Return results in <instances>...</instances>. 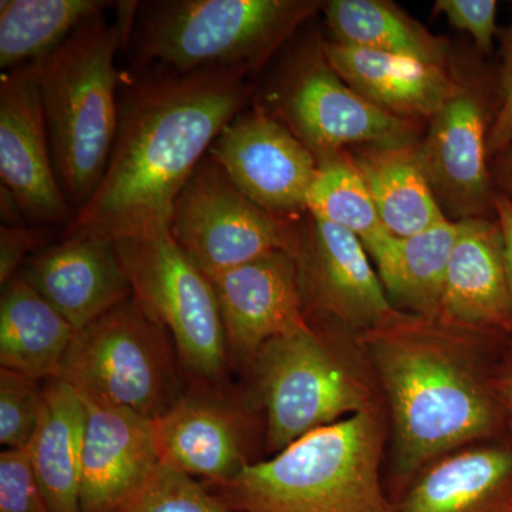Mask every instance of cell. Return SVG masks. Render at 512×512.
<instances>
[{"mask_svg":"<svg viewBox=\"0 0 512 512\" xmlns=\"http://www.w3.org/2000/svg\"><path fill=\"white\" fill-rule=\"evenodd\" d=\"M248 97L234 73H168L133 84L120 101L103 178L64 237L116 242L170 228L175 200Z\"/></svg>","mask_w":512,"mask_h":512,"instance_id":"cell-1","label":"cell"},{"mask_svg":"<svg viewBox=\"0 0 512 512\" xmlns=\"http://www.w3.org/2000/svg\"><path fill=\"white\" fill-rule=\"evenodd\" d=\"M481 338L396 311L355 336L386 393L393 466L409 484L439 458L490 439L504 416L476 353Z\"/></svg>","mask_w":512,"mask_h":512,"instance_id":"cell-2","label":"cell"},{"mask_svg":"<svg viewBox=\"0 0 512 512\" xmlns=\"http://www.w3.org/2000/svg\"><path fill=\"white\" fill-rule=\"evenodd\" d=\"M136 2H123L109 22L86 20L35 69L53 163L67 202L77 211L96 191L109 164L120 119L116 57L128 40Z\"/></svg>","mask_w":512,"mask_h":512,"instance_id":"cell-3","label":"cell"},{"mask_svg":"<svg viewBox=\"0 0 512 512\" xmlns=\"http://www.w3.org/2000/svg\"><path fill=\"white\" fill-rule=\"evenodd\" d=\"M384 441L382 410L373 407L207 487L231 512H394L380 477Z\"/></svg>","mask_w":512,"mask_h":512,"instance_id":"cell-4","label":"cell"},{"mask_svg":"<svg viewBox=\"0 0 512 512\" xmlns=\"http://www.w3.org/2000/svg\"><path fill=\"white\" fill-rule=\"evenodd\" d=\"M339 333L309 325L269 340L252 360L248 370L265 413L269 456L312 431L379 407Z\"/></svg>","mask_w":512,"mask_h":512,"instance_id":"cell-5","label":"cell"},{"mask_svg":"<svg viewBox=\"0 0 512 512\" xmlns=\"http://www.w3.org/2000/svg\"><path fill=\"white\" fill-rule=\"evenodd\" d=\"M316 8L318 3L301 0L156 3L138 36V53L168 73L225 72L244 77Z\"/></svg>","mask_w":512,"mask_h":512,"instance_id":"cell-6","label":"cell"},{"mask_svg":"<svg viewBox=\"0 0 512 512\" xmlns=\"http://www.w3.org/2000/svg\"><path fill=\"white\" fill-rule=\"evenodd\" d=\"M181 369L170 333L130 299L77 330L56 379L84 399L156 420L185 392Z\"/></svg>","mask_w":512,"mask_h":512,"instance_id":"cell-7","label":"cell"},{"mask_svg":"<svg viewBox=\"0 0 512 512\" xmlns=\"http://www.w3.org/2000/svg\"><path fill=\"white\" fill-rule=\"evenodd\" d=\"M134 303L170 333L191 382L222 383L229 355L211 279L175 242L170 228L114 242Z\"/></svg>","mask_w":512,"mask_h":512,"instance_id":"cell-8","label":"cell"},{"mask_svg":"<svg viewBox=\"0 0 512 512\" xmlns=\"http://www.w3.org/2000/svg\"><path fill=\"white\" fill-rule=\"evenodd\" d=\"M170 232L211 279L271 252L293 254L299 224L249 201L208 156L175 200Z\"/></svg>","mask_w":512,"mask_h":512,"instance_id":"cell-9","label":"cell"},{"mask_svg":"<svg viewBox=\"0 0 512 512\" xmlns=\"http://www.w3.org/2000/svg\"><path fill=\"white\" fill-rule=\"evenodd\" d=\"M293 256L309 325L355 338L397 311L365 245L348 229L308 214Z\"/></svg>","mask_w":512,"mask_h":512,"instance_id":"cell-10","label":"cell"},{"mask_svg":"<svg viewBox=\"0 0 512 512\" xmlns=\"http://www.w3.org/2000/svg\"><path fill=\"white\" fill-rule=\"evenodd\" d=\"M286 126L316 158L363 144L376 148L417 146L413 120L387 113L348 86L322 50L303 59L281 97Z\"/></svg>","mask_w":512,"mask_h":512,"instance_id":"cell-11","label":"cell"},{"mask_svg":"<svg viewBox=\"0 0 512 512\" xmlns=\"http://www.w3.org/2000/svg\"><path fill=\"white\" fill-rule=\"evenodd\" d=\"M153 433L160 463L205 485L228 483L255 463L254 419L247 404L225 392L224 382H192L153 420Z\"/></svg>","mask_w":512,"mask_h":512,"instance_id":"cell-12","label":"cell"},{"mask_svg":"<svg viewBox=\"0 0 512 512\" xmlns=\"http://www.w3.org/2000/svg\"><path fill=\"white\" fill-rule=\"evenodd\" d=\"M208 156L262 210L286 218L306 212L318 160L291 128L265 111H241L212 143Z\"/></svg>","mask_w":512,"mask_h":512,"instance_id":"cell-13","label":"cell"},{"mask_svg":"<svg viewBox=\"0 0 512 512\" xmlns=\"http://www.w3.org/2000/svg\"><path fill=\"white\" fill-rule=\"evenodd\" d=\"M0 177L25 217L69 227L72 212L53 163L33 63L0 77Z\"/></svg>","mask_w":512,"mask_h":512,"instance_id":"cell-14","label":"cell"},{"mask_svg":"<svg viewBox=\"0 0 512 512\" xmlns=\"http://www.w3.org/2000/svg\"><path fill=\"white\" fill-rule=\"evenodd\" d=\"M491 124L481 94L466 87L431 119L429 133L417 146L437 201L461 221L495 218L497 190L487 147Z\"/></svg>","mask_w":512,"mask_h":512,"instance_id":"cell-15","label":"cell"},{"mask_svg":"<svg viewBox=\"0 0 512 512\" xmlns=\"http://www.w3.org/2000/svg\"><path fill=\"white\" fill-rule=\"evenodd\" d=\"M220 306L229 362L249 369L269 340L308 328L298 265L275 251L211 278Z\"/></svg>","mask_w":512,"mask_h":512,"instance_id":"cell-16","label":"cell"},{"mask_svg":"<svg viewBox=\"0 0 512 512\" xmlns=\"http://www.w3.org/2000/svg\"><path fill=\"white\" fill-rule=\"evenodd\" d=\"M20 274L74 329L130 301V281L111 239L76 234L30 256Z\"/></svg>","mask_w":512,"mask_h":512,"instance_id":"cell-17","label":"cell"},{"mask_svg":"<svg viewBox=\"0 0 512 512\" xmlns=\"http://www.w3.org/2000/svg\"><path fill=\"white\" fill-rule=\"evenodd\" d=\"M434 320L481 339L512 335V295L495 218L463 220Z\"/></svg>","mask_w":512,"mask_h":512,"instance_id":"cell-18","label":"cell"},{"mask_svg":"<svg viewBox=\"0 0 512 512\" xmlns=\"http://www.w3.org/2000/svg\"><path fill=\"white\" fill-rule=\"evenodd\" d=\"M82 512H113L160 464L153 420L84 399Z\"/></svg>","mask_w":512,"mask_h":512,"instance_id":"cell-19","label":"cell"},{"mask_svg":"<svg viewBox=\"0 0 512 512\" xmlns=\"http://www.w3.org/2000/svg\"><path fill=\"white\" fill-rule=\"evenodd\" d=\"M322 52L343 82L380 109L402 119L431 120L464 89L439 64L335 42L325 43Z\"/></svg>","mask_w":512,"mask_h":512,"instance_id":"cell-20","label":"cell"},{"mask_svg":"<svg viewBox=\"0 0 512 512\" xmlns=\"http://www.w3.org/2000/svg\"><path fill=\"white\" fill-rule=\"evenodd\" d=\"M511 494L512 447L468 446L423 468L394 512H505Z\"/></svg>","mask_w":512,"mask_h":512,"instance_id":"cell-21","label":"cell"},{"mask_svg":"<svg viewBox=\"0 0 512 512\" xmlns=\"http://www.w3.org/2000/svg\"><path fill=\"white\" fill-rule=\"evenodd\" d=\"M84 424L86 406L77 390L62 379L47 380L39 424L26 451L50 512H82Z\"/></svg>","mask_w":512,"mask_h":512,"instance_id":"cell-22","label":"cell"},{"mask_svg":"<svg viewBox=\"0 0 512 512\" xmlns=\"http://www.w3.org/2000/svg\"><path fill=\"white\" fill-rule=\"evenodd\" d=\"M463 221H444L412 237L389 235L367 251L393 308L424 318L439 313L448 264Z\"/></svg>","mask_w":512,"mask_h":512,"instance_id":"cell-23","label":"cell"},{"mask_svg":"<svg viewBox=\"0 0 512 512\" xmlns=\"http://www.w3.org/2000/svg\"><path fill=\"white\" fill-rule=\"evenodd\" d=\"M76 329L22 274L2 286L0 366L32 379L59 376Z\"/></svg>","mask_w":512,"mask_h":512,"instance_id":"cell-24","label":"cell"},{"mask_svg":"<svg viewBox=\"0 0 512 512\" xmlns=\"http://www.w3.org/2000/svg\"><path fill=\"white\" fill-rule=\"evenodd\" d=\"M353 160L393 237H412L447 221L421 168L417 146L367 147Z\"/></svg>","mask_w":512,"mask_h":512,"instance_id":"cell-25","label":"cell"},{"mask_svg":"<svg viewBox=\"0 0 512 512\" xmlns=\"http://www.w3.org/2000/svg\"><path fill=\"white\" fill-rule=\"evenodd\" d=\"M326 20L339 45L444 66L446 43L386 0H332Z\"/></svg>","mask_w":512,"mask_h":512,"instance_id":"cell-26","label":"cell"},{"mask_svg":"<svg viewBox=\"0 0 512 512\" xmlns=\"http://www.w3.org/2000/svg\"><path fill=\"white\" fill-rule=\"evenodd\" d=\"M107 5L100 0H2L0 67L8 72L49 55Z\"/></svg>","mask_w":512,"mask_h":512,"instance_id":"cell-27","label":"cell"},{"mask_svg":"<svg viewBox=\"0 0 512 512\" xmlns=\"http://www.w3.org/2000/svg\"><path fill=\"white\" fill-rule=\"evenodd\" d=\"M316 160L318 170L306 200V212L316 220L348 229L366 251L389 237L353 157L342 151Z\"/></svg>","mask_w":512,"mask_h":512,"instance_id":"cell-28","label":"cell"},{"mask_svg":"<svg viewBox=\"0 0 512 512\" xmlns=\"http://www.w3.org/2000/svg\"><path fill=\"white\" fill-rule=\"evenodd\" d=\"M113 512H231L207 485L160 463Z\"/></svg>","mask_w":512,"mask_h":512,"instance_id":"cell-29","label":"cell"},{"mask_svg":"<svg viewBox=\"0 0 512 512\" xmlns=\"http://www.w3.org/2000/svg\"><path fill=\"white\" fill-rule=\"evenodd\" d=\"M40 380L0 367V443L26 450L35 436L43 407Z\"/></svg>","mask_w":512,"mask_h":512,"instance_id":"cell-30","label":"cell"},{"mask_svg":"<svg viewBox=\"0 0 512 512\" xmlns=\"http://www.w3.org/2000/svg\"><path fill=\"white\" fill-rule=\"evenodd\" d=\"M0 512H50L26 450L0 454Z\"/></svg>","mask_w":512,"mask_h":512,"instance_id":"cell-31","label":"cell"},{"mask_svg":"<svg viewBox=\"0 0 512 512\" xmlns=\"http://www.w3.org/2000/svg\"><path fill=\"white\" fill-rule=\"evenodd\" d=\"M434 8L443 13L451 25L473 37L481 52L491 53L497 35L498 3L495 0H437Z\"/></svg>","mask_w":512,"mask_h":512,"instance_id":"cell-32","label":"cell"},{"mask_svg":"<svg viewBox=\"0 0 512 512\" xmlns=\"http://www.w3.org/2000/svg\"><path fill=\"white\" fill-rule=\"evenodd\" d=\"M512 143V22L503 37V63L498 77L497 110L488 133V156L497 158Z\"/></svg>","mask_w":512,"mask_h":512,"instance_id":"cell-33","label":"cell"},{"mask_svg":"<svg viewBox=\"0 0 512 512\" xmlns=\"http://www.w3.org/2000/svg\"><path fill=\"white\" fill-rule=\"evenodd\" d=\"M45 241L42 229L23 227H0V284L6 285L19 274L20 265H25L30 254H37V249Z\"/></svg>","mask_w":512,"mask_h":512,"instance_id":"cell-34","label":"cell"},{"mask_svg":"<svg viewBox=\"0 0 512 512\" xmlns=\"http://www.w3.org/2000/svg\"><path fill=\"white\" fill-rule=\"evenodd\" d=\"M490 384L503 412L504 423L512 433V342L503 360L490 372Z\"/></svg>","mask_w":512,"mask_h":512,"instance_id":"cell-35","label":"cell"},{"mask_svg":"<svg viewBox=\"0 0 512 512\" xmlns=\"http://www.w3.org/2000/svg\"><path fill=\"white\" fill-rule=\"evenodd\" d=\"M495 220L503 235L505 271L512 295V202L497 192L494 201Z\"/></svg>","mask_w":512,"mask_h":512,"instance_id":"cell-36","label":"cell"},{"mask_svg":"<svg viewBox=\"0 0 512 512\" xmlns=\"http://www.w3.org/2000/svg\"><path fill=\"white\" fill-rule=\"evenodd\" d=\"M497 180L498 190L500 194L507 197L512 202V143L504 153L497 157Z\"/></svg>","mask_w":512,"mask_h":512,"instance_id":"cell-37","label":"cell"},{"mask_svg":"<svg viewBox=\"0 0 512 512\" xmlns=\"http://www.w3.org/2000/svg\"><path fill=\"white\" fill-rule=\"evenodd\" d=\"M505 512H512V494H511L510 501H508L507 508H505Z\"/></svg>","mask_w":512,"mask_h":512,"instance_id":"cell-38","label":"cell"}]
</instances>
